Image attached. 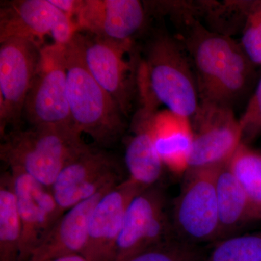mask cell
<instances>
[{
	"instance_id": "1",
	"label": "cell",
	"mask_w": 261,
	"mask_h": 261,
	"mask_svg": "<svg viewBox=\"0 0 261 261\" xmlns=\"http://www.w3.org/2000/svg\"><path fill=\"white\" fill-rule=\"evenodd\" d=\"M181 41L195 69L200 102L231 107L251 83L255 65L227 34L207 30L197 20L185 18Z\"/></svg>"
},
{
	"instance_id": "2",
	"label": "cell",
	"mask_w": 261,
	"mask_h": 261,
	"mask_svg": "<svg viewBox=\"0 0 261 261\" xmlns=\"http://www.w3.org/2000/svg\"><path fill=\"white\" fill-rule=\"evenodd\" d=\"M138 76L158 103L171 112L191 118L200 104L193 64L178 38L158 33L146 49Z\"/></svg>"
},
{
	"instance_id": "3",
	"label": "cell",
	"mask_w": 261,
	"mask_h": 261,
	"mask_svg": "<svg viewBox=\"0 0 261 261\" xmlns=\"http://www.w3.org/2000/svg\"><path fill=\"white\" fill-rule=\"evenodd\" d=\"M73 127L14 128L2 137L0 157L10 169L23 171L51 188L70 160L87 145Z\"/></svg>"
},
{
	"instance_id": "4",
	"label": "cell",
	"mask_w": 261,
	"mask_h": 261,
	"mask_svg": "<svg viewBox=\"0 0 261 261\" xmlns=\"http://www.w3.org/2000/svg\"><path fill=\"white\" fill-rule=\"evenodd\" d=\"M67 98L72 124L97 145L108 147L124 132V114L87 69L74 41L65 46Z\"/></svg>"
},
{
	"instance_id": "5",
	"label": "cell",
	"mask_w": 261,
	"mask_h": 261,
	"mask_svg": "<svg viewBox=\"0 0 261 261\" xmlns=\"http://www.w3.org/2000/svg\"><path fill=\"white\" fill-rule=\"evenodd\" d=\"M73 39L91 74L128 116L139 69L133 41L116 42L80 32Z\"/></svg>"
},
{
	"instance_id": "6",
	"label": "cell",
	"mask_w": 261,
	"mask_h": 261,
	"mask_svg": "<svg viewBox=\"0 0 261 261\" xmlns=\"http://www.w3.org/2000/svg\"><path fill=\"white\" fill-rule=\"evenodd\" d=\"M219 167L187 170L173 211V229L178 240L195 245L219 240L216 187Z\"/></svg>"
},
{
	"instance_id": "7",
	"label": "cell",
	"mask_w": 261,
	"mask_h": 261,
	"mask_svg": "<svg viewBox=\"0 0 261 261\" xmlns=\"http://www.w3.org/2000/svg\"><path fill=\"white\" fill-rule=\"evenodd\" d=\"M42 46L23 37L0 42V133L20 128L25 101L41 58Z\"/></svg>"
},
{
	"instance_id": "8",
	"label": "cell",
	"mask_w": 261,
	"mask_h": 261,
	"mask_svg": "<svg viewBox=\"0 0 261 261\" xmlns=\"http://www.w3.org/2000/svg\"><path fill=\"white\" fill-rule=\"evenodd\" d=\"M23 116L31 126H73L67 98L65 46L42 47L41 58Z\"/></svg>"
},
{
	"instance_id": "9",
	"label": "cell",
	"mask_w": 261,
	"mask_h": 261,
	"mask_svg": "<svg viewBox=\"0 0 261 261\" xmlns=\"http://www.w3.org/2000/svg\"><path fill=\"white\" fill-rule=\"evenodd\" d=\"M190 121L193 144L188 169L226 164L243 143L240 121L231 108L200 102Z\"/></svg>"
},
{
	"instance_id": "10",
	"label": "cell",
	"mask_w": 261,
	"mask_h": 261,
	"mask_svg": "<svg viewBox=\"0 0 261 261\" xmlns=\"http://www.w3.org/2000/svg\"><path fill=\"white\" fill-rule=\"evenodd\" d=\"M121 176L112 154L87 145L65 165L51 190L65 213L104 189L121 183Z\"/></svg>"
},
{
	"instance_id": "11",
	"label": "cell",
	"mask_w": 261,
	"mask_h": 261,
	"mask_svg": "<svg viewBox=\"0 0 261 261\" xmlns=\"http://www.w3.org/2000/svg\"><path fill=\"white\" fill-rule=\"evenodd\" d=\"M172 222L161 188L154 185L140 192L128 205L117 243L114 261H122L173 239Z\"/></svg>"
},
{
	"instance_id": "12",
	"label": "cell",
	"mask_w": 261,
	"mask_h": 261,
	"mask_svg": "<svg viewBox=\"0 0 261 261\" xmlns=\"http://www.w3.org/2000/svg\"><path fill=\"white\" fill-rule=\"evenodd\" d=\"M2 5L0 42L23 37L40 44L49 36L55 44L66 46L77 32L73 20L49 0H15Z\"/></svg>"
},
{
	"instance_id": "13",
	"label": "cell",
	"mask_w": 261,
	"mask_h": 261,
	"mask_svg": "<svg viewBox=\"0 0 261 261\" xmlns=\"http://www.w3.org/2000/svg\"><path fill=\"white\" fill-rule=\"evenodd\" d=\"M10 172L23 230L20 261H29L34 249L64 213L51 188L20 170Z\"/></svg>"
},
{
	"instance_id": "14",
	"label": "cell",
	"mask_w": 261,
	"mask_h": 261,
	"mask_svg": "<svg viewBox=\"0 0 261 261\" xmlns=\"http://www.w3.org/2000/svg\"><path fill=\"white\" fill-rule=\"evenodd\" d=\"M145 189L128 178L98 201L89 219L82 255L89 261H114L125 215L132 200Z\"/></svg>"
},
{
	"instance_id": "15",
	"label": "cell",
	"mask_w": 261,
	"mask_h": 261,
	"mask_svg": "<svg viewBox=\"0 0 261 261\" xmlns=\"http://www.w3.org/2000/svg\"><path fill=\"white\" fill-rule=\"evenodd\" d=\"M146 19L138 0H80L73 17L77 32L116 42L132 41Z\"/></svg>"
},
{
	"instance_id": "16",
	"label": "cell",
	"mask_w": 261,
	"mask_h": 261,
	"mask_svg": "<svg viewBox=\"0 0 261 261\" xmlns=\"http://www.w3.org/2000/svg\"><path fill=\"white\" fill-rule=\"evenodd\" d=\"M142 106L132 122V135L125 151L128 178L142 188L156 185L163 173V163L154 147L152 119L158 103L149 96H141Z\"/></svg>"
},
{
	"instance_id": "17",
	"label": "cell",
	"mask_w": 261,
	"mask_h": 261,
	"mask_svg": "<svg viewBox=\"0 0 261 261\" xmlns=\"http://www.w3.org/2000/svg\"><path fill=\"white\" fill-rule=\"evenodd\" d=\"M113 187L104 189L65 212L34 249L29 261H50L65 255H82L87 244L91 214L98 201Z\"/></svg>"
},
{
	"instance_id": "18",
	"label": "cell",
	"mask_w": 261,
	"mask_h": 261,
	"mask_svg": "<svg viewBox=\"0 0 261 261\" xmlns=\"http://www.w3.org/2000/svg\"><path fill=\"white\" fill-rule=\"evenodd\" d=\"M152 132L154 147L164 166L178 174L187 172L193 144L190 118L168 109L156 112Z\"/></svg>"
},
{
	"instance_id": "19",
	"label": "cell",
	"mask_w": 261,
	"mask_h": 261,
	"mask_svg": "<svg viewBox=\"0 0 261 261\" xmlns=\"http://www.w3.org/2000/svg\"><path fill=\"white\" fill-rule=\"evenodd\" d=\"M219 239L226 240L245 224L255 221L246 194L228 163L218 168L216 179Z\"/></svg>"
},
{
	"instance_id": "20",
	"label": "cell",
	"mask_w": 261,
	"mask_h": 261,
	"mask_svg": "<svg viewBox=\"0 0 261 261\" xmlns=\"http://www.w3.org/2000/svg\"><path fill=\"white\" fill-rule=\"evenodd\" d=\"M22 224L11 173L0 178V261H20Z\"/></svg>"
},
{
	"instance_id": "21",
	"label": "cell",
	"mask_w": 261,
	"mask_h": 261,
	"mask_svg": "<svg viewBox=\"0 0 261 261\" xmlns=\"http://www.w3.org/2000/svg\"><path fill=\"white\" fill-rule=\"evenodd\" d=\"M228 166L247 197L255 221H261V153L242 143Z\"/></svg>"
},
{
	"instance_id": "22",
	"label": "cell",
	"mask_w": 261,
	"mask_h": 261,
	"mask_svg": "<svg viewBox=\"0 0 261 261\" xmlns=\"http://www.w3.org/2000/svg\"><path fill=\"white\" fill-rule=\"evenodd\" d=\"M204 261H261V231L223 240Z\"/></svg>"
},
{
	"instance_id": "23",
	"label": "cell",
	"mask_w": 261,
	"mask_h": 261,
	"mask_svg": "<svg viewBox=\"0 0 261 261\" xmlns=\"http://www.w3.org/2000/svg\"><path fill=\"white\" fill-rule=\"evenodd\" d=\"M205 257L197 245L174 238L122 261H204Z\"/></svg>"
},
{
	"instance_id": "24",
	"label": "cell",
	"mask_w": 261,
	"mask_h": 261,
	"mask_svg": "<svg viewBox=\"0 0 261 261\" xmlns=\"http://www.w3.org/2000/svg\"><path fill=\"white\" fill-rule=\"evenodd\" d=\"M243 29L240 44L252 63L261 67V0L243 1Z\"/></svg>"
},
{
	"instance_id": "25",
	"label": "cell",
	"mask_w": 261,
	"mask_h": 261,
	"mask_svg": "<svg viewBox=\"0 0 261 261\" xmlns=\"http://www.w3.org/2000/svg\"><path fill=\"white\" fill-rule=\"evenodd\" d=\"M239 121L245 145H247L261 135V78Z\"/></svg>"
},
{
	"instance_id": "26",
	"label": "cell",
	"mask_w": 261,
	"mask_h": 261,
	"mask_svg": "<svg viewBox=\"0 0 261 261\" xmlns=\"http://www.w3.org/2000/svg\"><path fill=\"white\" fill-rule=\"evenodd\" d=\"M49 2L73 20L80 0H49Z\"/></svg>"
},
{
	"instance_id": "27",
	"label": "cell",
	"mask_w": 261,
	"mask_h": 261,
	"mask_svg": "<svg viewBox=\"0 0 261 261\" xmlns=\"http://www.w3.org/2000/svg\"><path fill=\"white\" fill-rule=\"evenodd\" d=\"M50 261H89L82 254H74V255H65Z\"/></svg>"
},
{
	"instance_id": "28",
	"label": "cell",
	"mask_w": 261,
	"mask_h": 261,
	"mask_svg": "<svg viewBox=\"0 0 261 261\" xmlns=\"http://www.w3.org/2000/svg\"><path fill=\"white\" fill-rule=\"evenodd\" d=\"M260 153H261V152H260Z\"/></svg>"
}]
</instances>
